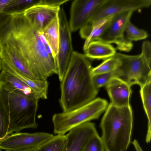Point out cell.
Listing matches in <instances>:
<instances>
[{
	"label": "cell",
	"mask_w": 151,
	"mask_h": 151,
	"mask_svg": "<svg viewBox=\"0 0 151 151\" xmlns=\"http://www.w3.org/2000/svg\"><path fill=\"white\" fill-rule=\"evenodd\" d=\"M1 149H0V151H1Z\"/></svg>",
	"instance_id": "34"
},
{
	"label": "cell",
	"mask_w": 151,
	"mask_h": 151,
	"mask_svg": "<svg viewBox=\"0 0 151 151\" xmlns=\"http://www.w3.org/2000/svg\"><path fill=\"white\" fill-rule=\"evenodd\" d=\"M69 0H40V3L42 4L60 7Z\"/></svg>",
	"instance_id": "27"
},
{
	"label": "cell",
	"mask_w": 151,
	"mask_h": 151,
	"mask_svg": "<svg viewBox=\"0 0 151 151\" xmlns=\"http://www.w3.org/2000/svg\"><path fill=\"white\" fill-rule=\"evenodd\" d=\"M60 9V6L40 3L28 8L23 13L33 27L41 31L58 13Z\"/></svg>",
	"instance_id": "13"
},
{
	"label": "cell",
	"mask_w": 151,
	"mask_h": 151,
	"mask_svg": "<svg viewBox=\"0 0 151 151\" xmlns=\"http://www.w3.org/2000/svg\"><path fill=\"white\" fill-rule=\"evenodd\" d=\"M0 85L8 90L17 91L28 96L38 97L32 90L22 81L2 70L0 73Z\"/></svg>",
	"instance_id": "18"
},
{
	"label": "cell",
	"mask_w": 151,
	"mask_h": 151,
	"mask_svg": "<svg viewBox=\"0 0 151 151\" xmlns=\"http://www.w3.org/2000/svg\"><path fill=\"white\" fill-rule=\"evenodd\" d=\"M151 4V0H104L89 22L96 21L125 12H134L148 8Z\"/></svg>",
	"instance_id": "9"
},
{
	"label": "cell",
	"mask_w": 151,
	"mask_h": 151,
	"mask_svg": "<svg viewBox=\"0 0 151 151\" xmlns=\"http://www.w3.org/2000/svg\"><path fill=\"white\" fill-rule=\"evenodd\" d=\"M0 57L2 61L20 74L32 80L38 79L23 59L12 48L0 45Z\"/></svg>",
	"instance_id": "15"
},
{
	"label": "cell",
	"mask_w": 151,
	"mask_h": 151,
	"mask_svg": "<svg viewBox=\"0 0 151 151\" xmlns=\"http://www.w3.org/2000/svg\"><path fill=\"white\" fill-rule=\"evenodd\" d=\"M88 58L105 60L114 57L116 52V49L111 44L99 40L90 42L84 50Z\"/></svg>",
	"instance_id": "16"
},
{
	"label": "cell",
	"mask_w": 151,
	"mask_h": 151,
	"mask_svg": "<svg viewBox=\"0 0 151 151\" xmlns=\"http://www.w3.org/2000/svg\"><path fill=\"white\" fill-rule=\"evenodd\" d=\"M97 133L95 124L90 122L73 128L65 135L63 151H83L88 141Z\"/></svg>",
	"instance_id": "12"
},
{
	"label": "cell",
	"mask_w": 151,
	"mask_h": 151,
	"mask_svg": "<svg viewBox=\"0 0 151 151\" xmlns=\"http://www.w3.org/2000/svg\"><path fill=\"white\" fill-rule=\"evenodd\" d=\"M83 151H105L101 137L98 132L90 139L86 145Z\"/></svg>",
	"instance_id": "24"
},
{
	"label": "cell",
	"mask_w": 151,
	"mask_h": 151,
	"mask_svg": "<svg viewBox=\"0 0 151 151\" xmlns=\"http://www.w3.org/2000/svg\"><path fill=\"white\" fill-rule=\"evenodd\" d=\"M37 148L31 147L25 149H24L17 150H6V151H37Z\"/></svg>",
	"instance_id": "31"
},
{
	"label": "cell",
	"mask_w": 151,
	"mask_h": 151,
	"mask_svg": "<svg viewBox=\"0 0 151 151\" xmlns=\"http://www.w3.org/2000/svg\"><path fill=\"white\" fill-rule=\"evenodd\" d=\"M111 103L117 107L130 105L129 101L132 93L131 86L121 79L111 78L105 86Z\"/></svg>",
	"instance_id": "14"
},
{
	"label": "cell",
	"mask_w": 151,
	"mask_h": 151,
	"mask_svg": "<svg viewBox=\"0 0 151 151\" xmlns=\"http://www.w3.org/2000/svg\"><path fill=\"white\" fill-rule=\"evenodd\" d=\"M54 136L45 132L15 133L0 141V149L6 150H17L31 147L38 148Z\"/></svg>",
	"instance_id": "10"
},
{
	"label": "cell",
	"mask_w": 151,
	"mask_h": 151,
	"mask_svg": "<svg viewBox=\"0 0 151 151\" xmlns=\"http://www.w3.org/2000/svg\"><path fill=\"white\" fill-rule=\"evenodd\" d=\"M114 71L93 76V80L97 89L106 85L109 80L113 77Z\"/></svg>",
	"instance_id": "26"
},
{
	"label": "cell",
	"mask_w": 151,
	"mask_h": 151,
	"mask_svg": "<svg viewBox=\"0 0 151 151\" xmlns=\"http://www.w3.org/2000/svg\"><path fill=\"white\" fill-rule=\"evenodd\" d=\"M121 64L120 60L114 56L104 60L100 64L92 68L93 76L109 73L116 70Z\"/></svg>",
	"instance_id": "22"
},
{
	"label": "cell",
	"mask_w": 151,
	"mask_h": 151,
	"mask_svg": "<svg viewBox=\"0 0 151 151\" xmlns=\"http://www.w3.org/2000/svg\"><path fill=\"white\" fill-rule=\"evenodd\" d=\"M1 60L0 57V73L1 71Z\"/></svg>",
	"instance_id": "32"
},
{
	"label": "cell",
	"mask_w": 151,
	"mask_h": 151,
	"mask_svg": "<svg viewBox=\"0 0 151 151\" xmlns=\"http://www.w3.org/2000/svg\"><path fill=\"white\" fill-rule=\"evenodd\" d=\"M120 61L121 64L114 71L113 77L119 78L131 86L135 84L140 87L151 81V43L145 40L142 45L141 53L129 55L116 53L114 56Z\"/></svg>",
	"instance_id": "5"
},
{
	"label": "cell",
	"mask_w": 151,
	"mask_h": 151,
	"mask_svg": "<svg viewBox=\"0 0 151 151\" xmlns=\"http://www.w3.org/2000/svg\"><path fill=\"white\" fill-rule=\"evenodd\" d=\"M41 31L31 25L23 13L13 15L0 29V45L14 50L38 79L57 74L55 61L49 54Z\"/></svg>",
	"instance_id": "1"
},
{
	"label": "cell",
	"mask_w": 151,
	"mask_h": 151,
	"mask_svg": "<svg viewBox=\"0 0 151 151\" xmlns=\"http://www.w3.org/2000/svg\"><path fill=\"white\" fill-rule=\"evenodd\" d=\"M101 121L100 136L105 151H126L131 142L133 129L130 105L119 107L110 103Z\"/></svg>",
	"instance_id": "3"
},
{
	"label": "cell",
	"mask_w": 151,
	"mask_h": 151,
	"mask_svg": "<svg viewBox=\"0 0 151 151\" xmlns=\"http://www.w3.org/2000/svg\"><path fill=\"white\" fill-rule=\"evenodd\" d=\"M104 0H75L71 3L68 22L71 32L88 23Z\"/></svg>",
	"instance_id": "11"
},
{
	"label": "cell",
	"mask_w": 151,
	"mask_h": 151,
	"mask_svg": "<svg viewBox=\"0 0 151 151\" xmlns=\"http://www.w3.org/2000/svg\"><path fill=\"white\" fill-rule=\"evenodd\" d=\"M10 1L11 0H0V12H2L3 9Z\"/></svg>",
	"instance_id": "30"
},
{
	"label": "cell",
	"mask_w": 151,
	"mask_h": 151,
	"mask_svg": "<svg viewBox=\"0 0 151 151\" xmlns=\"http://www.w3.org/2000/svg\"><path fill=\"white\" fill-rule=\"evenodd\" d=\"M40 0H11L2 12L12 15L23 13L31 6L39 4Z\"/></svg>",
	"instance_id": "20"
},
{
	"label": "cell",
	"mask_w": 151,
	"mask_h": 151,
	"mask_svg": "<svg viewBox=\"0 0 151 151\" xmlns=\"http://www.w3.org/2000/svg\"><path fill=\"white\" fill-rule=\"evenodd\" d=\"M12 15L8 13L0 12V29L8 22Z\"/></svg>",
	"instance_id": "28"
},
{
	"label": "cell",
	"mask_w": 151,
	"mask_h": 151,
	"mask_svg": "<svg viewBox=\"0 0 151 151\" xmlns=\"http://www.w3.org/2000/svg\"><path fill=\"white\" fill-rule=\"evenodd\" d=\"M3 139L2 138H0V141L1 140H2V139Z\"/></svg>",
	"instance_id": "33"
},
{
	"label": "cell",
	"mask_w": 151,
	"mask_h": 151,
	"mask_svg": "<svg viewBox=\"0 0 151 151\" xmlns=\"http://www.w3.org/2000/svg\"><path fill=\"white\" fill-rule=\"evenodd\" d=\"M132 142L136 151H143L137 139H134Z\"/></svg>",
	"instance_id": "29"
},
{
	"label": "cell",
	"mask_w": 151,
	"mask_h": 151,
	"mask_svg": "<svg viewBox=\"0 0 151 151\" xmlns=\"http://www.w3.org/2000/svg\"><path fill=\"white\" fill-rule=\"evenodd\" d=\"M41 32L51 50L52 55L56 62L60 39L58 13Z\"/></svg>",
	"instance_id": "17"
},
{
	"label": "cell",
	"mask_w": 151,
	"mask_h": 151,
	"mask_svg": "<svg viewBox=\"0 0 151 151\" xmlns=\"http://www.w3.org/2000/svg\"><path fill=\"white\" fill-rule=\"evenodd\" d=\"M108 106L106 100L98 98L70 111L54 114L52 119L54 134L65 135L82 124L98 118Z\"/></svg>",
	"instance_id": "6"
},
{
	"label": "cell",
	"mask_w": 151,
	"mask_h": 151,
	"mask_svg": "<svg viewBox=\"0 0 151 151\" xmlns=\"http://www.w3.org/2000/svg\"><path fill=\"white\" fill-rule=\"evenodd\" d=\"M125 37L131 42L146 39L149 35L147 32L142 29H140L133 25L131 22L128 24L125 30Z\"/></svg>",
	"instance_id": "23"
},
{
	"label": "cell",
	"mask_w": 151,
	"mask_h": 151,
	"mask_svg": "<svg viewBox=\"0 0 151 151\" xmlns=\"http://www.w3.org/2000/svg\"><path fill=\"white\" fill-rule=\"evenodd\" d=\"M151 81L140 87V94L143 107L148 119V126L145 142L150 143L151 138Z\"/></svg>",
	"instance_id": "19"
},
{
	"label": "cell",
	"mask_w": 151,
	"mask_h": 151,
	"mask_svg": "<svg viewBox=\"0 0 151 151\" xmlns=\"http://www.w3.org/2000/svg\"><path fill=\"white\" fill-rule=\"evenodd\" d=\"M133 13L129 12L114 15L106 29L97 40L116 45V49L128 52L133 47L132 42L128 40L125 36V30Z\"/></svg>",
	"instance_id": "7"
},
{
	"label": "cell",
	"mask_w": 151,
	"mask_h": 151,
	"mask_svg": "<svg viewBox=\"0 0 151 151\" xmlns=\"http://www.w3.org/2000/svg\"><path fill=\"white\" fill-rule=\"evenodd\" d=\"M92 68L88 58L84 54L73 51L60 81L59 102L63 112L73 109L95 99L98 89L93 83Z\"/></svg>",
	"instance_id": "2"
},
{
	"label": "cell",
	"mask_w": 151,
	"mask_h": 151,
	"mask_svg": "<svg viewBox=\"0 0 151 151\" xmlns=\"http://www.w3.org/2000/svg\"><path fill=\"white\" fill-rule=\"evenodd\" d=\"M0 98L9 121L7 136L26 128L36 129L39 98L7 90L0 85Z\"/></svg>",
	"instance_id": "4"
},
{
	"label": "cell",
	"mask_w": 151,
	"mask_h": 151,
	"mask_svg": "<svg viewBox=\"0 0 151 151\" xmlns=\"http://www.w3.org/2000/svg\"><path fill=\"white\" fill-rule=\"evenodd\" d=\"M66 140L65 135L56 134L37 148V151H63Z\"/></svg>",
	"instance_id": "21"
},
{
	"label": "cell",
	"mask_w": 151,
	"mask_h": 151,
	"mask_svg": "<svg viewBox=\"0 0 151 151\" xmlns=\"http://www.w3.org/2000/svg\"><path fill=\"white\" fill-rule=\"evenodd\" d=\"M9 121L0 98V138L4 139L7 136Z\"/></svg>",
	"instance_id": "25"
},
{
	"label": "cell",
	"mask_w": 151,
	"mask_h": 151,
	"mask_svg": "<svg viewBox=\"0 0 151 151\" xmlns=\"http://www.w3.org/2000/svg\"><path fill=\"white\" fill-rule=\"evenodd\" d=\"M60 39L58 55L56 59L57 74L60 81L68 68L73 51L71 31L63 8L58 12Z\"/></svg>",
	"instance_id": "8"
}]
</instances>
